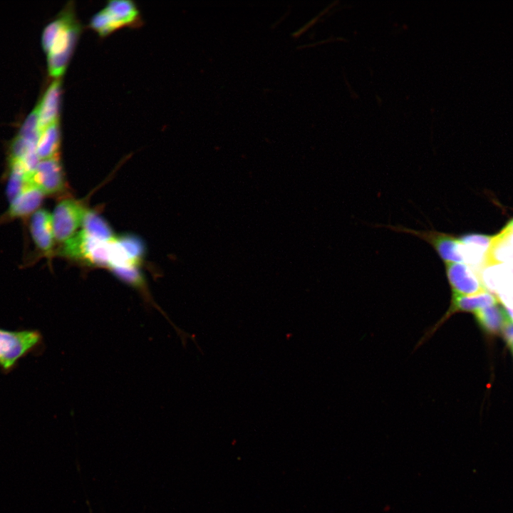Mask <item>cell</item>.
<instances>
[{"instance_id":"7","label":"cell","mask_w":513,"mask_h":513,"mask_svg":"<svg viewBox=\"0 0 513 513\" xmlns=\"http://www.w3.org/2000/svg\"><path fill=\"white\" fill-rule=\"evenodd\" d=\"M446 276L453 294L472 295L485 291L477 273L465 263H445Z\"/></svg>"},{"instance_id":"5","label":"cell","mask_w":513,"mask_h":513,"mask_svg":"<svg viewBox=\"0 0 513 513\" xmlns=\"http://www.w3.org/2000/svg\"><path fill=\"white\" fill-rule=\"evenodd\" d=\"M499 302V301L496 295L487 291L472 295H461L452 293L450 307L445 315L426 332L416 347L418 348L431 337L453 314L460 312H471L474 314L480 309L494 305Z\"/></svg>"},{"instance_id":"12","label":"cell","mask_w":513,"mask_h":513,"mask_svg":"<svg viewBox=\"0 0 513 513\" xmlns=\"http://www.w3.org/2000/svg\"><path fill=\"white\" fill-rule=\"evenodd\" d=\"M474 315L479 325L490 333L502 332L506 325L512 321L504 308L499 303L480 309Z\"/></svg>"},{"instance_id":"21","label":"cell","mask_w":513,"mask_h":513,"mask_svg":"<svg viewBox=\"0 0 513 513\" xmlns=\"http://www.w3.org/2000/svg\"><path fill=\"white\" fill-rule=\"evenodd\" d=\"M509 270H510L511 274L513 275V261L512 262Z\"/></svg>"},{"instance_id":"19","label":"cell","mask_w":513,"mask_h":513,"mask_svg":"<svg viewBox=\"0 0 513 513\" xmlns=\"http://www.w3.org/2000/svg\"><path fill=\"white\" fill-rule=\"evenodd\" d=\"M499 234L513 246V219Z\"/></svg>"},{"instance_id":"4","label":"cell","mask_w":513,"mask_h":513,"mask_svg":"<svg viewBox=\"0 0 513 513\" xmlns=\"http://www.w3.org/2000/svg\"><path fill=\"white\" fill-rule=\"evenodd\" d=\"M394 230L415 235L432 245L445 263H464V245L460 238L435 230H414L401 227H391Z\"/></svg>"},{"instance_id":"16","label":"cell","mask_w":513,"mask_h":513,"mask_svg":"<svg viewBox=\"0 0 513 513\" xmlns=\"http://www.w3.org/2000/svg\"><path fill=\"white\" fill-rule=\"evenodd\" d=\"M68 11L55 21L50 23L44 29L42 36V44L44 50L48 53L53 41L66 24Z\"/></svg>"},{"instance_id":"20","label":"cell","mask_w":513,"mask_h":513,"mask_svg":"<svg viewBox=\"0 0 513 513\" xmlns=\"http://www.w3.org/2000/svg\"><path fill=\"white\" fill-rule=\"evenodd\" d=\"M502 333L513 352V321H510L506 325Z\"/></svg>"},{"instance_id":"15","label":"cell","mask_w":513,"mask_h":513,"mask_svg":"<svg viewBox=\"0 0 513 513\" xmlns=\"http://www.w3.org/2000/svg\"><path fill=\"white\" fill-rule=\"evenodd\" d=\"M82 224L83 231L92 238L103 242L115 238L107 222L94 212L86 211Z\"/></svg>"},{"instance_id":"11","label":"cell","mask_w":513,"mask_h":513,"mask_svg":"<svg viewBox=\"0 0 513 513\" xmlns=\"http://www.w3.org/2000/svg\"><path fill=\"white\" fill-rule=\"evenodd\" d=\"M61 93V81L56 79L49 86L39 105L36 107L39 132L48 125L57 122Z\"/></svg>"},{"instance_id":"18","label":"cell","mask_w":513,"mask_h":513,"mask_svg":"<svg viewBox=\"0 0 513 513\" xmlns=\"http://www.w3.org/2000/svg\"><path fill=\"white\" fill-rule=\"evenodd\" d=\"M90 26L101 36L107 35L117 29L111 17L105 9L93 16L90 21Z\"/></svg>"},{"instance_id":"2","label":"cell","mask_w":513,"mask_h":513,"mask_svg":"<svg viewBox=\"0 0 513 513\" xmlns=\"http://www.w3.org/2000/svg\"><path fill=\"white\" fill-rule=\"evenodd\" d=\"M81 27L73 10L68 8L65 25L48 52V66L51 76L58 78L64 72L80 33Z\"/></svg>"},{"instance_id":"3","label":"cell","mask_w":513,"mask_h":513,"mask_svg":"<svg viewBox=\"0 0 513 513\" xmlns=\"http://www.w3.org/2000/svg\"><path fill=\"white\" fill-rule=\"evenodd\" d=\"M86 211L85 207L76 200L60 201L51 214L55 239L65 243L72 238L83 223Z\"/></svg>"},{"instance_id":"1","label":"cell","mask_w":513,"mask_h":513,"mask_svg":"<svg viewBox=\"0 0 513 513\" xmlns=\"http://www.w3.org/2000/svg\"><path fill=\"white\" fill-rule=\"evenodd\" d=\"M43 342L36 330L9 331L0 328V368L9 372L20 359L38 349Z\"/></svg>"},{"instance_id":"17","label":"cell","mask_w":513,"mask_h":513,"mask_svg":"<svg viewBox=\"0 0 513 513\" xmlns=\"http://www.w3.org/2000/svg\"><path fill=\"white\" fill-rule=\"evenodd\" d=\"M39 135L38 110L36 108L24 121L19 136L37 145Z\"/></svg>"},{"instance_id":"14","label":"cell","mask_w":513,"mask_h":513,"mask_svg":"<svg viewBox=\"0 0 513 513\" xmlns=\"http://www.w3.org/2000/svg\"><path fill=\"white\" fill-rule=\"evenodd\" d=\"M116 28L131 24L137 21L138 11L135 4L129 0H113L105 8Z\"/></svg>"},{"instance_id":"6","label":"cell","mask_w":513,"mask_h":513,"mask_svg":"<svg viewBox=\"0 0 513 513\" xmlns=\"http://www.w3.org/2000/svg\"><path fill=\"white\" fill-rule=\"evenodd\" d=\"M30 183L44 195L62 192L66 187L62 166L57 157L41 160L29 177Z\"/></svg>"},{"instance_id":"13","label":"cell","mask_w":513,"mask_h":513,"mask_svg":"<svg viewBox=\"0 0 513 513\" xmlns=\"http://www.w3.org/2000/svg\"><path fill=\"white\" fill-rule=\"evenodd\" d=\"M60 143V130L55 122L40 132L36 145V152L40 160L57 157Z\"/></svg>"},{"instance_id":"10","label":"cell","mask_w":513,"mask_h":513,"mask_svg":"<svg viewBox=\"0 0 513 513\" xmlns=\"http://www.w3.org/2000/svg\"><path fill=\"white\" fill-rule=\"evenodd\" d=\"M492 238L481 234H467L460 237L464 245V263L477 274L485 265L486 255Z\"/></svg>"},{"instance_id":"9","label":"cell","mask_w":513,"mask_h":513,"mask_svg":"<svg viewBox=\"0 0 513 513\" xmlns=\"http://www.w3.org/2000/svg\"><path fill=\"white\" fill-rule=\"evenodd\" d=\"M29 229L37 249L51 257L55 240L51 214L46 210L38 209L31 216Z\"/></svg>"},{"instance_id":"8","label":"cell","mask_w":513,"mask_h":513,"mask_svg":"<svg viewBox=\"0 0 513 513\" xmlns=\"http://www.w3.org/2000/svg\"><path fill=\"white\" fill-rule=\"evenodd\" d=\"M44 195L35 186L29 185L10 202L7 210L0 216V224L31 216L38 209Z\"/></svg>"}]
</instances>
